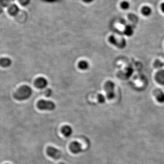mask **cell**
<instances>
[{"label":"cell","mask_w":164,"mask_h":164,"mask_svg":"<svg viewBox=\"0 0 164 164\" xmlns=\"http://www.w3.org/2000/svg\"><path fill=\"white\" fill-rule=\"evenodd\" d=\"M66 164L65 163H63V162H60L59 164Z\"/></svg>","instance_id":"cell-22"},{"label":"cell","mask_w":164,"mask_h":164,"mask_svg":"<svg viewBox=\"0 0 164 164\" xmlns=\"http://www.w3.org/2000/svg\"><path fill=\"white\" fill-rule=\"evenodd\" d=\"M160 7H161V11H162V12L164 13V2L162 3L161 4Z\"/></svg>","instance_id":"cell-20"},{"label":"cell","mask_w":164,"mask_h":164,"mask_svg":"<svg viewBox=\"0 0 164 164\" xmlns=\"http://www.w3.org/2000/svg\"><path fill=\"white\" fill-rule=\"evenodd\" d=\"M48 84L47 80L44 77H40L37 78L34 82V85L39 89H43L46 87Z\"/></svg>","instance_id":"cell-6"},{"label":"cell","mask_w":164,"mask_h":164,"mask_svg":"<svg viewBox=\"0 0 164 164\" xmlns=\"http://www.w3.org/2000/svg\"><path fill=\"white\" fill-rule=\"evenodd\" d=\"M114 84L112 81H108L106 82L104 84V89L106 93L107 97L108 99H112L114 97Z\"/></svg>","instance_id":"cell-3"},{"label":"cell","mask_w":164,"mask_h":164,"mask_svg":"<svg viewBox=\"0 0 164 164\" xmlns=\"http://www.w3.org/2000/svg\"><path fill=\"white\" fill-rule=\"evenodd\" d=\"M32 94V90L31 87L27 85L20 87L14 94V97L16 100L23 101L29 98Z\"/></svg>","instance_id":"cell-1"},{"label":"cell","mask_w":164,"mask_h":164,"mask_svg":"<svg viewBox=\"0 0 164 164\" xmlns=\"http://www.w3.org/2000/svg\"><path fill=\"white\" fill-rule=\"evenodd\" d=\"M83 1H84V2H85L90 3L91 2H92L93 0H83Z\"/></svg>","instance_id":"cell-21"},{"label":"cell","mask_w":164,"mask_h":164,"mask_svg":"<svg viewBox=\"0 0 164 164\" xmlns=\"http://www.w3.org/2000/svg\"><path fill=\"white\" fill-rule=\"evenodd\" d=\"M46 153L49 156L55 159H58L62 156V152L59 149L53 147L49 146L46 149Z\"/></svg>","instance_id":"cell-4"},{"label":"cell","mask_w":164,"mask_h":164,"mask_svg":"<svg viewBox=\"0 0 164 164\" xmlns=\"http://www.w3.org/2000/svg\"><path fill=\"white\" fill-rule=\"evenodd\" d=\"M156 99L158 103L160 104L164 103V93L160 91L158 93L156 96Z\"/></svg>","instance_id":"cell-13"},{"label":"cell","mask_w":164,"mask_h":164,"mask_svg":"<svg viewBox=\"0 0 164 164\" xmlns=\"http://www.w3.org/2000/svg\"><path fill=\"white\" fill-rule=\"evenodd\" d=\"M37 107L40 110L52 111L55 108L56 105L52 101L41 100L37 102Z\"/></svg>","instance_id":"cell-2"},{"label":"cell","mask_w":164,"mask_h":164,"mask_svg":"<svg viewBox=\"0 0 164 164\" xmlns=\"http://www.w3.org/2000/svg\"><path fill=\"white\" fill-rule=\"evenodd\" d=\"M70 151L74 154H78L83 151L82 145L77 141H73L69 146Z\"/></svg>","instance_id":"cell-5"},{"label":"cell","mask_w":164,"mask_h":164,"mask_svg":"<svg viewBox=\"0 0 164 164\" xmlns=\"http://www.w3.org/2000/svg\"><path fill=\"white\" fill-rule=\"evenodd\" d=\"M156 81L159 84L164 85V70H160L156 73Z\"/></svg>","instance_id":"cell-7"},{"label":"cell","mask_w":164,"mask_h":164,"mask_svg":"<svg viewBox=\"0 0 164 164\" xmlns=\"http://www.w3.org/2000/svg\"><path fill=\"white\" fill-rule=\"evenodd\" d=\"M52 94V91L50 89H48L46 91L45 94L46 97H49Z\"/></svg>","instance_id":"cell-19"},{"label":"cell","mask_w":164,"mask_h":164,"mask_svg":"<svg viewBox=\"0 0 164 164\" xmlns=\"http://www.w3.org/2000/svg\"><path fill=\"white\" fill-rule=\"evenodd\" d=\"M12 61L8 57H2L0 58V66L2 67H8L12 64Z\"/></svg>","instance_id":"cell-9"},{"label":"cell","mask_w":164,"mask_h":164,"mask_svg":"<svg viewBox=\"0 0 164 164\" xmlns=\"http://www.w3.org/2000/svg\"><path fill=\"white\" fill-rule=\"evenodd\" d=\"M97 100H98V102L100 104H104V103H105V98L103 94H99L97 95Z\"/></svg>","instance_id":"cell-16"},{"label":"cell","mask_w":164,"mask_h":164,"mask_svg":"<svg viewBox=\"0 0 164 164\" xmlns=\"http://www.w3.org/2000/svg\"><path fill=\"white\" fill-rule=\"evenodd\" d=\"M61 132L65 137H69L73 134V128L70 126L65 125L62 127Z\"/></svg>","instance_id":"cell-8"},{"label":"cell","mask_w":164,"mask_h":164,"mask_svg":"<svg viewBox=\"0 0 164 164\" xmlns=\"http://www.w3.org/2000/svg\"><path fill=\"white\" fill-rule=\"evenodd\" d=\"M11 0H0L1 3L3 5H8Z\"/></svg>","instance_id":"cell-18"},{"label":"cell","mask_w":164,"mask_h":164,"mask_svg":"<svg viewBox=\"0 0 164 164\" xmlns=\"http://www.w3.org/2000/svg\"><path fill=\"white\" fill-rule=\"evenodd\" d=\"M141 12L144 16L148 17L150 16L152 13V9L149 6L145 5L142 8Z\"/></svg>","instance_id":"cell-10"},{"label":"cell","mask_w":164,"mask_h":164,"mask_svg":"<svg viewBox=\"0 0 164 164\" xmlns=\"http://www.w3.org/2000/svg\"><path fill=\"white\" fill-rule=\"evenodd\" d=\"M134 33V30L131 26H127L125 29V33L128 36H131Z\"/></svg>","instance_id":"cell-14"},{"label":"cell","mask_w":164,"mask_h":164,"mask_svg":"<svg viewBox=\"0 0 164 164\" xmlns=\"http://www.w3.org/2000/svg\"><path fill=\"white\" fill-rule=\"evenodd\" d=\"M78 66L81 70H85L88 68L89 64L87 61L82 60V61H80L78 63Z\"/></svg>","instance_id":"cell-12"},{"label":"cell","mask_w":164,"mask_h":164,"mask_svg":"<svg viewBox=\"0 0 164 164\" xmlns=\"http://www.w3.org/2000/svg\"><path fill=\"white\" fill-rule=\"evenodd\" d=\"M19 2L22 5L26 6L30 3V0H19Z\"/></svg>","instance_id":"cell-17"},{"label":"cell","mask_w":164,"mask_h":164,"mask_svg":"<svg viewBox=\"0 0 164 164\" xmlns=\"http://www.w3.org/2000/svg\"><path fill=\"white\" fill-rule=\"evenodd\" d=\"M19 8L16 5L13 4L10 6L8 9V12L11 15L14 16L18 13Z\"/></svg>","instance_id":"cell-11"},{"label":"cell","mask_w":164,"mask_h":164,"mask_svg":"<svg viewBox=\"0 0 164 164\" xmlns=\"http://www.w3.org/2000/svg\"><path fill=\"white\" fill-rule=\"evenodd\" d=\"M121 6L122 9H124V10H127V9H128L129 8L130 4H129L128 2L125 1V2H122L121 3Z\"/></svg>","instance_id":"cell-15"}]
</instances>
